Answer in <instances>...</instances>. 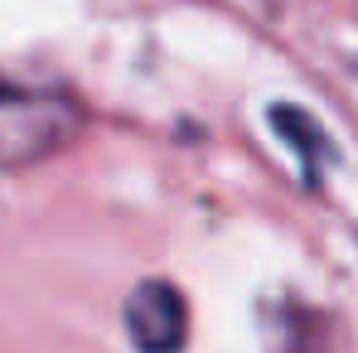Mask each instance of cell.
Wrapping results in <instances>:
<instances>
[{
  "label": "cell",
  "mask_w": 358,
  "mask_h": 353,
  "mask_svg": "<svg viewBox=\"0 0 358 353\" xmlns=\"http://www.w3.org/2000/svg\"><path fill=\"white\" fill-rule=\"evenodd\" d=\"M78 112L63 97L0 87V165H29L73 136Z\"/></svg>",
  "instance_id": "obj_1"
},
{
  "label": "cell",
  "mask_w": 358,
  "mask_h": 353,
  "mask_svg": "<svg viewBox=\"0 0 358 353\" xmlns=\"http://www.w3.org/2000/svg\"><path fill=\"white\" fill-rule=\"evenodd\" d=\"M126 334L141 353H179L189 339V305L170 281H141L126 295Z\"/></svg>",
  "instance_id": "obj_2"
}]
</instances>
